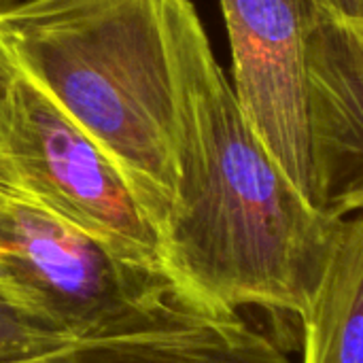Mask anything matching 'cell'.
<instances>
[{
    "instance_id": "277c9868",
    "label": "cell",
    "mask_w": 363,
    "mask_h": 363,
    "mask_svg": "<svg viewBox=\"0 0 363 363\" xmlns=\"http://www.w3.org/2000/svg\"><path fill=\"white\" fill-rule=\"evenodd\" d=\"M0 181L115 257L166 272L160 232L125 179L43 89L19 72L0 134Z\"/></svg>"
},
{
    "instance_id": "7a4b0ae2",
    "label": "cell",
    "mask_w": 363,
    "mask_h": 363,
    "mask_svg": "<svg viewBox=\"0 0 363 363\" xmlns=\"http://www.w3.org/2000/svg\"><path fill=\"white\" fill-rule=\"evenodd\" d=\"M191 0H21L0 47L111 160L157 232L179 181L183 15Z\"/></svg>"
},
{
    "instance_id": "7c38bea8",
    "label": "cell",
    "mask_w": 363,
    "mask_h": 363,
    "mask_svg": "<svg viewBox=\"0 0 363 363\" xmlns=\"http://www.w3.org/2000/svg\"><path fill=\"white\" fill-rule=\"evenodd\" d=\"M353 211H363V198H359V200L351 206V211H349V213H353Z\"/></svg>"
},
{
    "instance_id": "52a82bcc",
    "label": "cell",
    "mask_w": 363,
    "mask_h": 363,
    "mask_svg": "<svg viewBox=\"0 0 363 363\" xmlns=\"http://www.w3.org/2000/svg\"><path fill=\"white\" fill-rule=\"evenodd\" d=\"M311 145L317 206L349 215L363 198V45L323 21L311 32Z\"/></svg>"
},
{
    "instance_id": "ba28073f",
    "label": "cell",
    "mask_w": 363,
    "mask_h": 363,
    "mask_svg": "<svg viewBox=\"0 0 363 363\" xmlns=\"http://www.w3.org/2000/svg\"><path fill=\"white\" fill-rule=\"evenodd\" d=\"M302 321V363H363V211L342 217Z\"/></svg>"
},
{
    "instance_id": "5b68a950",
    "label": "cell",
    "mask_w": 363,
    "mask_h": 363,
    "mask_svg": "<svg viewBox=\"0 0 363 363\" xmlns=\"http://www.w3.org/2000/svg\"><path fill=\"white\" fill-rule=\"evenodd\" d=\"M236 102L259 143L317 206L311 145V0H219ZM319 208V206H317Z\"/></svg>"
},
{
    "instance_id": "3957f363",
    "label": "cell",
    "mask_w": 363,
    "mask_h": 363,
    "mask_svg": "<svg viewBox=\"0 0 363 363\" xmlns=\"http://www.w3.org/2000/svg\"><path fill=\"white\" fill-rule=\"evenodd\" d=\"M0 285L70 338L147 328L194 300L2 181Z\"/></svg>"
},
{
    "instance_id": "6da1fadb",
    "label": "cell",
    "mask_w": 363,
    "mask_h": 363,
    "mask_svg": "<svg viewBox=\"0 0 363 363\" xmlns=\"http://www.w3.org/2000/svg\"><path fill=\"white\" fill-rule=\"evenodd\" d=\"M179 60V181L160 232L164 268L206 306L302 319L342 217L311 204L253 134L194 4Z\"/></svg>"
},
{
    "instance_id": "5bb4252c",
    "label": "cell",
    "mask_w": 363,
    "mask_h": 363,
    "mask_svg": "<svg viewBox=\"0 0 363 363\" xmlns=\"http://www.w3.org/2000/svg\"><path fill=\"white\" fill-rule=\"evenodd\" d=\"M351 34H353V36H355V38H357V40H359V43H362V45H363V32H359V34H355V32H351Z\"/></svg>"
},
{
    "instance_id": "30bf717a",
    "label": "cell",
    "mask_w": 363,
    "mask_h": 363,
    "mask_svg": "<svg viewBox=\"0 0 363 363\" xmlns=\"http://www.w3.org/2000/svg\"><path fill=\"white\" fill-rule=\"evenodd\" d=\"M319 19L349 32H363V0H311Z\"/></svg>"
},
{
    "instance_id": "8fae6325",
    "label": "cell",
    "mask_w": 363,
    "mask_h": 363,
    "mask_svg": "<svg viewBox=\"0 0 363 363\" xmlns=\"http://www.w3.org/2000/svg\"><path fill=\"white\" fill-rule=\"evenodd\" d=\"M15 81H17V70L0 47V134H2V125H4V117H6V108H9V100H11Z\"/></svg>"
},
{
    "instance_id": "4fadbf2b",
    "label": "cell",
    "mask_w": 363,
    "mask_h": 363,
    "mask_svg": "<svg viewBox=\"0 0 363 363\" xmlns=\"http://www.w3.org/2000/svg\"><path fill=\"white\" fill-rule=\"evenodd\" d=\"M15 2H21V0H0V9H6V6H11Z\"/></svg>"
},
{
    "instance_id": "9c48e42d",
    "label": "cell",
    "mask_w": 363,
    "mask_h": 363,
    "mask_svg": "<svg viewBox=\"0 0 363 363\" xmlns=\"http://www.w3.org/2000/svg\"><path fill=\"white\" fill-rule=\"evenodd\" d=\"M70 336L23 306L0 285V359L60 345Z\"/></svg>"
},
{
    "instance_id": "8992f818",
    "label": "cell",
    "mask_w": 363,
    "mask_h": 363,
    "mask_svg": "<svg viewBox=\"0 0 363 363\" xmlns=\"http://www.w3.org/2000/svg\"><path fill=\"white\" fill-rule=\"evenodd\" d=\"M0 363H291L240 311L187 300L147 328L68 338Z\"/></svg>"
}]
</instances>
